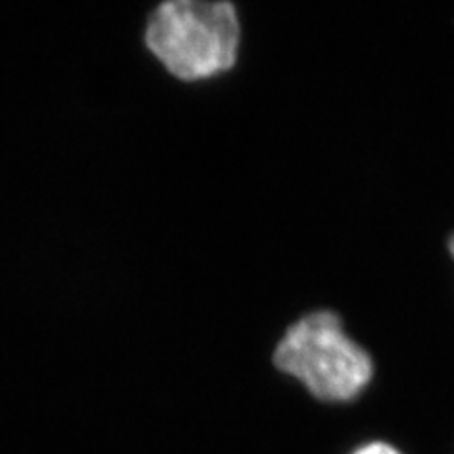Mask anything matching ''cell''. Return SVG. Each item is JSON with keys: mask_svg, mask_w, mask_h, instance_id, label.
<instances>
[{"mask_svg": "<svg viewBox=\"0 0 454 454\" xmlns=\"http://www.w3.org/2000/svg\"><path fill=\"white\" fill-rule=\"evenodd\" d=\"M354 454H400V452H397V450H395L392 445H388V443L373 442V443H369V445L358 449Z\"/></svg>", "mask_w": 454, "mask_h": 454, "instance_id": "obj_3", "label": "cell"}, {"mask_svg": "<svg viewBox=\"0 0 454 454\" xmlns=\"http://www.w3.org/2000/svg\"><path fill=\"white\" fill-rule=\"evenodd\" d=\"M273 364L320 402L345 403L358 397L373 379L369 352L354 340L333 310H312L297 318L273 352Z\"/></svg>", "mask_w": 454, "mask_h": 454, "instance_id": "obj_2", "label": "cell"}, {"mask_svg": "<svg viewBox=\"0 0 454 454\" xmlns=\"http://www.w3.org/2000/svg\"><path fill=\"white\" fill-rule=\"evenodd\" d=\"M243 27L227 0H168L155 8L145 44L168 74L203 82L230 73L239 59Z\"/></svg>", "mask_w": 454, "mask_h": 454, "instance_id": "obj_1", "label": "cell"}, {"mask_svg": "<svg viewBox=\"0 0 454 454\" xmlns=\"http://www.w3.org/2000/svg\"><path fill=\"white\" fill-rule=\"evenodd\" d=\"M447 247H449V252H450V255H452V260H454V233L450 235V239H449V243H447Z\"/></svg>", "mask_w": 454, "mask_h": 454, "instance_id": "obj_4", "label": "cell"}]
</instances>
